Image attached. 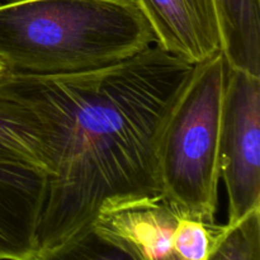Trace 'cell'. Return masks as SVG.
I'll use <instances>...</instances> for the list:
<instances>
[{"label": "cell", "mask_w": 260, "mask_h": 260, "mask_svg": "<svg viewBox=\"0 0 260 260\" xmlns=\"http://www.w3.org/2000/svg\"><path fill=\"white\" fill-rule=\"evenodd\" d=\"M193 68L151 46L101 70L8 79L0 93L35 114L45 147L37 251L91 228L104 206L162 196L160 139Z\"/></svg>", "instance_id": "6da1fadb"}, {"label": "cell", "mask_w": 260, "mask_h": 260, "mask_svg": "<svg viewBox=\"0 0 260 260\" xmlns=\"http://www.w3.org/2000/svg\"><path fill=\"white\" fill-rule=\"evenodd\" d=\"M155 43L136 0H10L0 4V57L12 75L101 70Z\"/></svg>", "instance_id": "7a4b0ae2"}, {"label": "cell", "mask_w": 260, "mask_h": 260, "mask_svg": "<svg viewBox=\"0 0 260 260\" xmlns=\"http://www.w3.org/2000/svg\"><path fill=\"white\" fill-rule=\"evenodd\" d=\"M225 56L196 63L159 144L161 194L182 217L215 223L218 144L226 81Z\"/></svg>", "instance_id": "3957f363"}, {"label": "cell", "mask_w": 260, "mask_h": 260, "mask_svg": "<svg viewBox=\"0 0 260 260\" xmlns=\"http://www.w3.org/2000/svg\"><path fill=\"white\" fill-rule=\"evenodd\" d=\"M218 169L233 225L260 210V76L226 70Z\"/></svg>", "instance_id": "277c9868"}, {"label": "cell", "mask_w": 260, "mask_h": 260, "mask_svg": "<svg viewBox=\"0 0 260 260\" xmlns=\"http://www.w3.org/2000/svg\"><path fill=\"white\" fill-rule=\"evenodd\" d=\"M156 47L196 65L220 51L213 0H136Z\"/></svg>", "instance_id": "5b68a950"}, {"label": "cell", "mask_w": 260, "mask_h": 260, "mask_svg": "<svg viewBox=\"0 0 260 260\" xmlns=\"http://www.w3.org/2000/svg\"><path fill=\"white\" fill-rule=\"evenodd\" d=\"M45 170L0 161V260H32L46 194Z\"/></svg>", "instance_id": "8992f818"}, {"label": "cell", "mask_w": 260, "mask_h": 260, "mask_svg": "<svg viewBox=\"0 0 260 260\" xmlns=\"http://www.w3.org/2000/svg\"><path fill=\"white\" fill-rule=\"evenodd\" d=\"M180 217L160 196L104 206L93 226L128 246L142 260H161L173 253V234Z\"/></svg>", "instance_id": "52a82bcc"}, {"label": "cell", "mask_w": 260, "mask_h": 260, "mask_svg": "<svg viewBox=\"0 0 260 260\" xmlns=\"http://www.w3.org/2000/svg\"><path fill=\"white\" fill-rule=\"evenodd\" d=\"M229 68L260 76V0H213Z\"/></svg>", "instance_id": "ba28073f"}, {"label": "cell", "mask_w": 260, "mask_h": 260, "mask_svg": "<svg viewBox=\"0 0 260 260\" xmlns=\"http://www.w3.org/2000/svg\"><path fill=\"white\" fill-rule=\"evenodd\" d=\"M0 161L32 165L47 174L40 122L27 107L2 93Z\"/></svg>", "instance_id": "9c48e42d"}, {"label": "cell", "mask_w": 260, "mask_h": 260, "mask_svg": "<svg viewBox=\"0 0 260 260\" xmlns=\"http://www.w3.org/2000/svg\"><path fill=\"white\" fill-rule=\"evenodd\" d=\"M32 260H142L132 249L91 226L53 248L37 251Z\"/></svg>", "instance_id": "30bf717a"}, {"label": "cell", "mask_w": 260, "mask_h": 260, "mask_svg": "<svg viewBox=\"0 0 260 260\" xmlns=\"http://www.w3.org/2000/svg\"><path fill=\"white\" fill-rule=\"evenodd\" d=\"M207 260H260V210L221 226Z\"/></svg>", "instance_id": "8fae6325"}, {"label": "cell", "mask_w": 260, "mask_h": 260, "mask_svg": "<svg viewBox=\"0 0 260 260\" xmlns=\"http://www.w3.org/2000/svg\"><path fill=\"white\" fill-rule=\"evenodd\" d=\"M221 226L180 217L173 234V253L182 260H207Z\"/></svg>", "instance_id": "7c38bea8"}, {"label": "cell", "mask_w": 260, "mask_h": 260, "mask_svg": "<svg viewBox=\"0 0 260 260\" xmlns=\"http://www.w3.org/2000/svg\"><path fill=\"white\" fill-rule=\"evenodd\" d=\"M10 76H12V71H10L9 66H8L7 62L0 57V88L7 83L8 79H9Z\"/></svg>", "instance_id": "4fadbf2b"}, {"label": "cell", "mask_w": 260, "mask_h": 260, "mask_svg": "<svg viewBox=\"0 0 260 260\" xmlns=\"http://www.w3.org/2000/svg\"><path fill=\"white\" fill-rule=\"evenodd\" d=\"M161 260H182V259H180L179 256L175 255L174 253H172V254H170V255H168L167 258H164V259H161Z\"/></svg>", "instance_id": "5bb4252c"}]
</instances>
